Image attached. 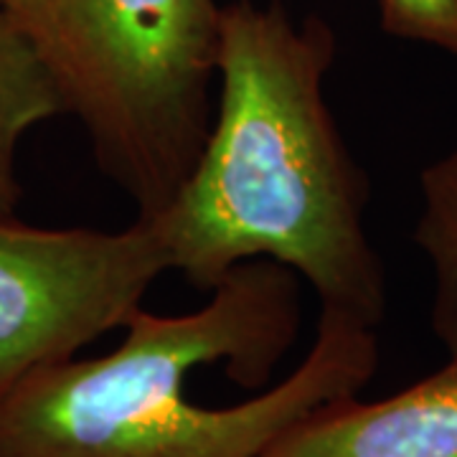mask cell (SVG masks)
Instances as JSON below:
<instances>
[{"mask_svg": "<svg viewBox=\"0 0 457 457\" xmlns=\"http://www.w3.org/2000/svg\"><path fill=\"white\" fill-rule=\"evenodd\" d=\"M414 242L432 267V330L457 361V143L420 176Z\"/></svg>", "mask_w": 457, "mask_h": 457, "instance_id": "cell-7", "label": "cell"}, {"mask_svg": "<svg viewBox=\"0 0 457 457\" xmlns=\"http://www.w3.org/2000/svg\"><path fill=\"white\" fill-rule=\"evenodd\" d=\"M378 21L394 38L457 54V0H378Z\"/></svg>", "mask_w": 457, "mask_h": 457, "instance_id": "cell-8", "label": "cell"}, {"mask_svg": "<svg viewBox=\"0 0 457 457\" xmlns=\"http://www.w3.org/2000/svg\"><path fill=\"white\" fill-rule=\"evenodd\" d=\"M165 272L170 249L155 216L120 231L0 216V394L125 326Z\"/></svg>", "mask_w": 457, "mask_h": 457, "instance_id": "cell-4", "label": "cell"}, {"mask_svg": "<svg viewBox=\"0 0 457 457\" xmlns=\"http://www.w3.org/2000/svg\"><path fill=\"white\" fill-rule=\"evenodd\" d=\"M62 112L64 104L46 66L0 11V216H13L21 198V140Z\"/></svg>", "mask_w": 457, "mask_h": 457, "instance_id": "cell-6", "label": "cell"}, {"mask_svg": "<svg viewBox=\"0 0 457 457\" xmlns=\"http://www.w3.org/2000/svg\"><path fill=\"white\" fill-rule=\"evenodd\" d=\"M99 359L41 366L0 394V457H262L323 404L356 394L378 366L376 328L320 311L311 351L275 389L237 407L188 402L186 378L224 363L262 386L300 330L297 275L278 262L234 267L204 308L135 311Z\"/></svg>", "mask_w": 457, "mask_h": 457, "instance_id": "cell-2", "label": "cell"}, {"mask_svg": "<svg viewBox=\"0 0 457 457\" xmlns=\"http://www.w3.org/2000/svg\"><path fill=\"white\" fill-rule=\"evenodd\" d=\"M336 36L323 18L293 21L279 3L221 8L216 104L179 196L155 213L170 267L196 287L245 262L305 279L320 311L376 328L386 279L366 234L369 183L326 99Z\"/></svg>", "mask_w": 457, "mask_h": 457, "instance_id": "cell-1", "label": "cell"}, {"mask_svg": "<svg viewBox=\"0 0 457 457\" xmlns=\"http://www.w3.org/2000/svg\"><path fill=\"white\" fill-rule=\"evenodd\" d=\"M262 457H457V361L381 402L323 404Z\"/></svg>", "mask_w": 457, "mask_h": 457, "instance_id": "cell-5", "label": "cell"}, {"mask_svg": "<svg viewBox=\"0 0 457 457\" xmlns=\"http://www.w3.org/2000/svg\"><path fill=\"white\" fill-rule=\"evenodd\" d=\"M216 0H0L82 122L99 170L155 216L196 165L216 104Z\"/></svg>", "mask_w": 457, "mask_h": 457, "instance_id": "cell-3", "label": "cell"}]
</instances>
